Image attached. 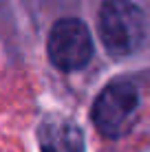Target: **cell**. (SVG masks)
<instances>
[{
  "label": "cell",
  "instance_id": "6da1fadb",
  "mask_svg": "<svg viewBox=\"0 0 150 152\" xmlns=\"http://www.w3.org/2000/svg\"><path fill=\"white\" fill-rule=\"evenodd\" d=\"M146 13L132 0H104L97 11V35L115 60L135 55L146 40Z\"/></svg>",
  "mask_w": 150,
  "mask_h": 152
},
{
  "label": "cell",
  "instance_id": "7a4b0ae2",
  "mask_svg": "<svg viewBox=\"0 0 150 152\" xmlns=\"http://www.w3.org/2000/svg\"><path fill=\"white\" fill-rule=\"evenodd\" d=\"M139 108V91L132 82L115 80L106 84L95 97L91 119L97 132L106 139H119L128 132Z\"/></svg>",
  "mask_w": 150,
  "mask_h": 152
},
{
  "label": "cell",
  "instance_id": "3957f363",
  "mask_svg": "<svg viewBox=\"0 0 150 152\" xmlns=\"http://www.w3.org/2000/svg\"><path fill=\"white\" fill-rule=\"evenodd\" d=\"M93 35L80 18H62L51 27L46 38V53L58 71L73 73L84 69L93 57Z\"/></svg>",
  "mask_w": 150,
  "mask_h": 152
},
{
  "label": "cell",
  "instance_id": "277c9868",
  "mask_svg": "<svg viewBox=\"0 0 150 152\" xmlns=\"http://www.w3.org/2000/svg\"><path fill=\"white\" fill-rule=\"evenodd\" d=\"M38 145L40 152H84L86 139L69 117H46L38 126Z\"/></svg>",
  "mask_w": 150,
  "mask_h": 152
}]
</instances>
